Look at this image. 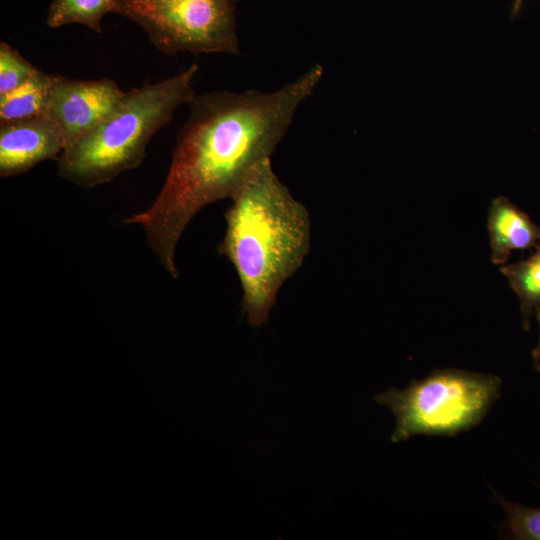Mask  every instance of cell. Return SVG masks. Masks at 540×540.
Segmentation results:
<instances>
[{
    "mask_svg": "<svg viewBox=\"0 0 540 540\" xmlns=\"http://www.w3.org/2000/svg\"><path fill=\"white\" fill-rule=\"evenodd\" d=\"M323 73L315 64L274 91H213L195 94L188 102V117L158 195L145 211L125 219L142 227L170 276L178 278L176 247L193 217L207 205L231 198L251 172L271 158Z\"/></svg>",
    "mask_w": 540,
    "mask_h": 540,
    "instance_id": "obj_1",
    "label": "cell"
},
{
    "mask_svg": "<svg viewBox=\"0 0 540 540\" xmlns=\"http://www.w3.org/2000/svg\"><path fill=\"white\" fill-rule=\"evenodd\" d=\"M218 251L241 283L242 311L262 326L283 283L303 264L310 249V217L274 173L271 158L260 163L230 198Z\"/></svg>",
    "mask_w": 540,
    "mask_h": 540,
    "instance_id": "obj_2",
    "label": "cell"
},
{
    "mask_svg": "<svg viewBox=\"0 0 540 540\" xmlns=\"http://www.w3.org/2000/svg\"><path fill=\"white\" fill-rule=\"evenodd\" d=\"M198 70L192 63L165 80L125 92L103 122L63 151L57 159L58 175L91 188L138 167L151 138L196 94L193 80Z\"/></svg>",
    "mask_w": 540,
    "mask_h": 540,
    "instance_id": "obj_3",
    "label": "cell"
},
{
    "mask_svg": "<svg viewBox=\"0 0 540 540\" xmlns=\"http://www.w3.org/2000/svg\"><path fill=\"white\" fill-rule=\"evenodd\" d=\"M501 380L455 369L436 370L402 390L375 396L391 409L396 426L392 442L418 434L454 435L477 425L499 397Z\"/></svg>",
    "mask_w": 540,
    "mask_h": 540,
    "instance_id": "obj_4",
    "label": "cell"
},
{
    "mask_svg": "<svg viewBox=\"0 0 540 540\" xmlns=\"http://www.w3.org/2000/svg\"><path fill=\"white\" fill-rule=\"evenodd\" d=\"M237 0H120L116 14L137 23L162 53L237 55Z\"/></svg>",
    "mask_w": 540,
    "mask_h": 540,
    "instance_id": "obj_5",
    "label": "cell"
},
{
    "mask_svg": "<svg viewBox=\"0 0 540 540\" xmlns=\"http://www.w3.org/2000/svg\"><path fill=\"white\" fill-rule=\"evenodd\" d=\"M124 95L109 78L73 80L54 75L46 114L61 129L67 148L103 122Z\"/></svg>",
    "mask_w": 540,
    "mask_h": 540,
    "instance_id": "obj_6",
    "label": "cell"
},
{
    "mask_svg": "<svg viewBox=\"0 0 540 540\" xmlns=\"http://www.w3.org/2000/svg\"><path fill=\"white\" fill-rule=\"evenodd\" d=\"M66 149L64 135L47 114L0 122V176L23 174L42 161L58 159Z\"/></svg>",
    "mask_w": 540,
    "mask_h": 540,
    "instance_id": "obj_7",
    "label": "cell"
},
{
    "mask_svg": "<svg viewBox=\"0 0 540 540\" xmlns=\"http://www.w3.org/2000/svg\"><path fill=\"white\" fill-rule=\"evenodd\" d=\"M491 259L496 265L507 262L511 251L536 248L540 226L506 197L491 202L487 221Z\"/></svg>",
    "mask_w": 540,
    "mask_h": 540,
    "instance_id": "obj_8",
    "label": "cell"
},
{
    "mask_svg": "<svg viewBox=\"0 0 540 540\" xmlns=\"http://www.w3.org/2000/svg\"><path fill=\"white\" fill-rule=\"evenodd\" d=\"M54 75L39 70L26 83L0 97V122L46 114Z\"/></svg>",
    "mask_w": 540,
    "mask_h": 540,
    "instance_id": "obj_9",
    "label": "cell"
},
{
    "mask_svg": "<svg viewBox=\"0 0 540 540\" xmlns=\"http://www.w3.org/2000/svg\"><path fill=\"white\" fill-rule=\"evenodd\" d=\"M120 0H52L46 16L50 28L67 24L85 25L102 32V19L107 13H116Z\"/></svg>",
    "mask_w": 540,
    "mask_h": 540,
    "instance_id": "obj_10",
    "label": "cell"
},
{
    "mask_svg": "<svg viewBox=\"0 0 540 540\" xmlns=\"http://www.w3.org/2000/svg\"><path fill=\"white\" fill-rule=\"evenodd\" d=\"M528 259L501 267L520 301L523 326L529 328L530 318L540 308V244Z\"/></svg>",
    "mask_w": 540,
    "mask_h": 540,
    "instance_id": "obj_11",
    "label": "cell"
},
{
    "mask_svg": "<svg viewBox=\"0 0 540 540\" xmlns=\"http://www.w3.org/2000/svg\"><path fill=\"white\" fill-rule=\"evenodd\" d=\"M38 71L8 43H0V97L26 83Z\"/></svg>",
    "mask_w": 540,
    "mask_h": 540,
    "instance_id": "obj_12",
    "label": "cell"
},
{
    "mask_svg": "<svg viewBox=\"0 0 540 540\" xmlns=\"http://www.w3.org/2000/svg\"><path fill=\"white\" fill-rule=\"evenodd\" d=\"M494 495L506 512L507 525L514 538L540 540V508L525 507Z\"/></svg>",
    "mask_w": 540,
    "mask_h": 540,
    "instance_id": "obj_13",
    "label": "cell"
},
{
    "mask_svg": "<svg viewBox=\"0 0 540 540\" xmlns=\"http://www.w3.org/2000/svg\"><path fill=\"white\" fill-rule=\"evenodd\" d=\"M536 314H537L538 322L540 324V308L536 311ZM532 356H533V359H534L535 363L540 361V338H539V342H538L537 346L532 351Z\"/></svg>",
    "mask_w": 540,
    "mask_h": 540,
    "instance_id": "obj_14",
    "label": "cell"
},
{
    "mask_svg": "<svg viewBox=\"0 0 540 540\" xmlns=\"http://www.w3.org/2000/svg\"><path fill=\"white\" fill-rule=\"evenodd\" d=\"M523 1L524 0H514V3H513V7H512V16L515 17L520 9H521V6L523 4Z\"/></svg>",
    "mask_w": 540,
    "mask_h": 540,
    "instance_id": "obj_15",
    "label": "cell"
},
{
    "mask_svg": "<svg viewBox=\"0 0 540 540\" xmlns=\"http://www.w3.org/2000/svg\"><path fill=\"white\" fill-rule=\"evenodd\" d=\"M535 366H536L537 370L540 371V361L536 362Z\"/></svg>",
    "mask_w": 540,
    "mask_h": 540,
    "instance_id": "obj_16",
    "label": "cell"
}]
</instances>
